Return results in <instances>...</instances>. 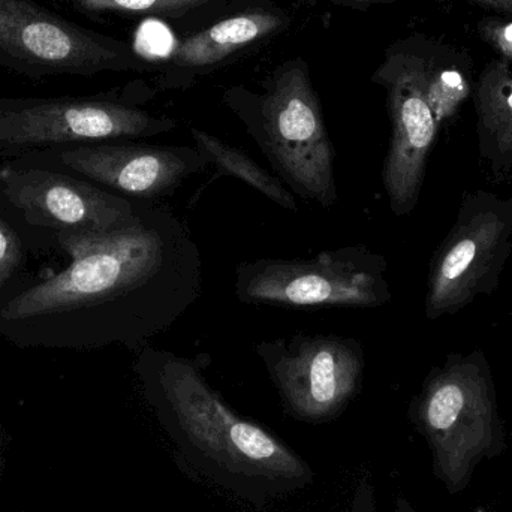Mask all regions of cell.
<instances>
[{"label": "cell", "instance_id": "18", "mask_svg": "<svg viewBox=\"0 0 512 512\" xmlns=\"http://www.w3.org/2000/svg\"><path fill=\"white\" fill-rule=\"evenodd\" d=\"M477 33L498 57L512 63V18L484 15L478 20Z\"/></svg>", "mask_w": 512, "mask_h": 512}, {"label": "cell", "instance_id": "10", "mask_svg": "<svg viewBox=\"0 0 512 512\" xmlns=\"http://www.w3.org/2000/svg\"><path fill=\"white\" fill-rule=\"evenodd\" d=\"M289 415L321 424L339 417L363 387L366 354L358 340L294 334L255 346Z\"/></svg>", "mask_w": 512, "mask_h": 512}, {"label": "cell", "instance_id": "14", "mask_svg": "<svg viewBox=\"0 0 512 512\" xmlns=\"http://www.w3.org/2000/svg\"><path fill=\"white\" fill-rule=\"evenodd\" d=\"M472 101L481 161L498 179L512 177V63L501 57L486 62Z\"/></svg>", "mask_w": 512, "mask_h": 512}, {"label": "cell", "instance_id": "16", "mask_svg": "<svg viewBox=\"0 0 512 512\" xmlns=\"http://www.w3.org/2000/svg\"><path fill=\"white\" fill-rule=\"evenodd\" d=\"M191 134L198 152L206 158L209 165L216 168L219 176L236 177L282 209L297 213V201L291 191L283 185L282 180L256 164V161L243 150L201 129L191 128Z\"/></svg>", "mask_w": 512, "mask_h": 512}, {"label": "cell", "instance_id": "22", "mask_svg": "<svg viewBox=\"0 0 512 512\" xmlns=\"http://www.w3.org/2000/svg\"><path fill=\"white\" fill-rule=\"evenodd\" d=\"M242 2L248 3V5H270V3L276 2V0H242ZM289 2L295 3L298 6H309L310 0H289Z\"/></svg>", "mask_w": 512, "mask_h": 512}, {"label": "cell", "instance_id": "1", "mask_svg": "<svg viewBox=\"0 0 512 512\" xmlns=\"http://www.w3.org/2000/svg\"><path fill=\"white\" fill-rule=\"evenodd\" d=\"M68 267L0 306V336L24 348L140 351L200 298L203 259L164 201L141 200L134 221L90 237Z\"/></svg>", "mask_w": 512, "mask_h": 512}, {"label": "cell", "instance_id": "20", "mask_svg": "<svg viewBox=\"0 0 512 512\" xmlns=\"http://www.w3.org/2000/svg\"><path fill=\"white\" fill-rule=\"evenodd\" d=\"M330 2L343 8L355 9V11H369L372 6L391 5L400 0H330ZM427 2L445 3L448 0H427Z\"/></svg>", "mask_w": 512, "mask_h": 512}, {"label": "cell", "instance_id": "19", "mask_svg": "<svg viewBox=\"0 0 512 512\" xmlns=\"http://www.w3.org/2000/svg\"><path fill=\"white\" fill-rule=\"evenodd\" d=\"M340 512H378L375 489L367 478H361L355 487L351 502Z\"/></svg>", "mask_w": 512, "mask_h": 512}, {"label": "cell", "instance_id": "4", "mask_svg": "<svg viewBox=\"0 0 512 512\" xmlns=\"http://www.w3.org/2000/svg\"><path fill=\"white\" fill-rule=\"evenodd\" d=\"M411 420L429 445L436 478L451 495L463 492L477 466L505 450L495 378L484 352L450 354L433 367L412 400Z\"/></svg>", "mask_w": 512, "mask_h": 512}, {"label": "cell", "instance_id": "3", "mask_svg": "<svg viewBox=\"0 0 512 512\" xmlns=\"http://www.w3.org/2000/svg\"><path fill=\"white\" fill-rule=\"evenodd\" d=\"M222 101L239 117L283 185L324 209L336 204V153L303 57L276 66L256 90L228 87Z\"/></svg>", "mask_w": 512, "mask_h": 512}, {"label": "cell", "instance_id": "6", "mask_svg": "<svg viewBox=\"0 0 512 512\" xmlns=\"http://www.w3.org/2000/svg\"><path fill=\"white\" fill-rule=\"evenodd\" d=\"M388 264L363 245L312 258H261L236 270V295L245 304L288 309H375L390 303Z\"/></svg>", "mask_w": 512, "mask_h": 512}, {"label": "cell", "instance_id": "11", "mask_svg": "<svg viewBox=\"0 0 512 512\" xmlns=\"http://www.w3.org/2000/svg\"><path fill=\"white\" fill-rule=\"evenodd\" d=\"M372 81L385 90L391 122L382 183L391 212L402 218L414 212L420 201L427 161L441 129L427 98L411 35L385 50Z\"/></svg>", "mask_w": 512, "mask_h": 512}, {"label": "cell", "instance_id": "8", "mask_svg": "<svg viewBox=\"0 0 512 512\" xmlns=\"http://www.w3.org/2000/svg\"><path fill=\"white\" fill-rule=\"evenodd\" d=\"M0 65L32 80L104 72H153L122 39L78 26L39 0H0Z\"/></svg>", "mask_w": 512, "mask_h": 512}, {"label": "cell", "instance_id": "5", "mask_svg": "<svg viewBox=\"0 0 512 512\" xmlns=\"http://www.w3.org/2000/svg\"><path fill=\"white\" fill-rule=\"evenodd\" d=\"M140 204L26 159L0 164V218L14 228L30 255H68L90 237L131 224Z\"/></svg>", "mask_w": 512, "mask_h": 512}, {"label": "cell", "instance_id": "9", "mask_svg": "<svg viewBox=\"0 0 512 512\" xmlns=\"http://www.w3.org/2000/svg\"><path fill=\"white\" fill-rule=\"evenodd\" d=\"M512 252V195L477 189L463 195L456 222L430 262L424 313L457 315L498 289Z\"/></svg>", "mask_w": 512, "mask_h": 512}, {"label": "cell", "instance_id": "17", "mask_svg": "<svg viewBox=\"0 0 512 512\" xmlns=\"http://www.w3.org/2000/svg\"><path fill=\"white\" fill-rule=\"evenodd\" d=\"M30 252L14 228L0 218V306L5 303V288L24 270Z\"/></svg>", "mask_w": 512, "mask_h": 512}, {"label": "cell", "instance_id": "15", "mask_svg": "<svg viewBox=\"0 0 512 512\" xmlns=\"http://www.w3.org/2000/svg\"><path fill=\"white\" fill-rule=\"evenodd\" d=\"M92 20L108 17H152L176 26L213 23L236 11L242 0H53ZM248 5V3H243Z\"/></svg>", "mask_w": 512, "mask_h": 512}, {"label": "cell", "instance_id": "13", "mask_svg": "<svg viewBox=\"0 0 512 512\" xmlns=\"http://www.w3.org/2000/svg\"><path fill=\"white\" fill-rule=\"evenodd\" d=\"M292 14L270 5H248L188 33L161 62H153L155 92L185 90L246 51L277 38L291 27Z\"/></svg>", "mask_w": 512, "mask_h": 512}, {"label": "cell", "instance_id": "2", "mask_svg": "<svg viewBox=\"0 0 512 512\" xmlns=\"http://www.w3.org/2000/svg\"><path fill=\"white\" fill-rule=\"evenodd\" d=\"M141 391L177 457L198 477L255 507L306 489L312 469L261 424L237 414L207 382L206 358L144 346Z\"/></svg>", "mask_w": 512, "mask_h": 512}, {"label": "cell", "instance_id": "12", "mask_svg": "<svg viewBox=\"0 0 512 512\" xmlns=\"http://www.w3.org/2000/svg\"><path fill=\"white\" fill-rule=\"evenodd\" d=\"M18 159L75 174L122 197L147 201L170 197L209 165L197 147L137 140L80 144Z\"/></svg>", "mask_w": 512, "mask_h": 512}, {"label": "cell", "instance_id": "7", "mask_svg": "<svg viewBox=\"0 0 512 512\" xmlns=\"http://www.w3.org/2000/svg\"><path fill=\"white\" fill-rule=\"evenodd\" d=\"M176 128V120L155 116L123 96H0L3 161L80 144L143 140Z\"/></svg>", "mask_w": 512, "mask_h": 512}, {"label": "cell", "instance_id": "21", "mask_svg": "<svg viewBox=\"0 0 512 512\" xmlns=\"http://www.w3.org/2000/svg\"><path fill=\"white\" fill-rule=\"evenodd\" d=\"M468 2L480 6L490 14L512 18V0H468Z\"/></svg>", "mask_w": 512, "mask_h": 512}, {"label": "cell", "instance_id": "23", "mask_svg": "<svg viewBox=\"0 0 512 512\" xmlns=\"http://www.w3.org/2000/svg\"><path fill=\"white\" fill-rule=\"evenodd\" d=\"M394 512H415V510L412 508V505L406 501L405 498L400 496V498H397L396 510H394Z\"/></svg>", "mask_w": 512, "mask_h": 512}]
</instances>
